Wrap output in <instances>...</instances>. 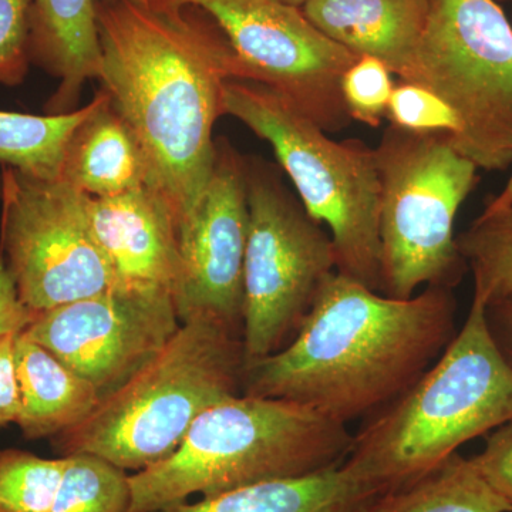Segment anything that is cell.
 Here are the masks:
<instances>
[{
  "label": "cell",
  "mask_w": 512,
  "mask_h": 512,
  "mask_svg": "<svg viewBox=\"0 0 512 512\" xmlns=\"http://www.w3.org/2000/svg\"><path fill=\"white\" fill-rule=\"evenodd\" d=\"M97 25L103 90L140 144L147 187L178 227L210 178L214 126L237 64L217 32L184 10L97 2Z\"/></svg>",
  "instance_id": "6da1fadb"
},
{
  "label": "cell",
  "mask_w": 512,
  "mask_h": 512,
  "mask_svg": "<svg viewBox=\"0 0 512 512\" xmlns=\"http://www.w3.org/2000/svg\"><path fill=\"white\" fill-rule=\"evenodd\" d=\"M457 309L451 288L396 299L335 272L292 342L245 363L242 394L299 403L346 426L365 420L439 359L456 336Z\"/></svg>",
  "instance_id": "7a4b0ae2"
},
{
  "label": "cell",
  "mask_w": 512,
  "mask_h": 512,
  "mask_svg": "<svg viewBox=\"0 0 512 512\" xmlns=\"http://www.w3.org/2000/svg\"><path fill=\"white\" fill-rule=\"evenodd\" d=\"M512 419V369L485 306L471 302L447 349L392 403L363 420L343 466L380 493L413 483Z\"/></svg>",
  "instance_id": "3957f363"
},
{
  "label": "cell",
  "mask_w": 512,
  "mask_h": 512,
  "mask_svg": "<svg viewBox=\"0 0 512 512\" xmlns=\"http://www.w3.org/2000/svg\"><path fill=\"white\" fill-rule=\"evenodd\" d=\"M245 363L242 326L187 320L86 420L53 437V451L57 457L90 454L136 473L156 466L181 446L205 410L242 394Z\"/></svg>",
  "instance_id": "277c9868"
},
{
  "label": "cell",
  "mask_w": 512,
  "mask_h": 512,
  "mask_svg": "<svg viewBox=\"0 0 512 512\" xmlns=\"http://www.w3.org/2000/svg\"><path fill=\"white\" fill-rule=\"evenodd\" d=\"M346 424L302 404L268 397H228L195 420L181 446L130 476L127 512H154L191 495L212 497L340 466L352 447Z\"/></svg>",
  "instance_id": "5b68a950"
},
{
  "label": "cell",
  "mask_w": 512,
  "mask_h": 512,
  "mask_svg": "<svg viewBox=\"0 0 512 512\" xmlns=\"http://www.w3.org/2000/svg\"><path fill=\"white\" fill-rule=\"evenodd\" d=\"M224 114L274 148L282 171L313 220L329 229L339 274L380 292V178L375 148L336 141L271 87L228 80Z\"/></svg>",
  "instance_id": "8992f818"
},
{
  "label": "cell",
  "mask_w": 512,
  "mask_h": 512,
  "mask_svg": "<svg viewBox=\"0 0 512 512\" xmlns=\"http://www.w3.org/2000/svg\"><path fill=\"white\" fill-rule=\"evenodd\" d=\"M380 178L382 288L409 299L427 286L454 289L466 262L454 222L480 181L476 165L446 133H419L389 124L375 148Z\"/></svg>",
  "instance_id": "52a82bcc"
},
{
  "label": "cell",
  "mask_w": 512,
  "mask_h": 512,
  "mask_svg": "<svg viewBox=\"0 0 512 512\" xmlns=\"http://www.w3.org/2000/svg\"><path fill=\"white\" fill-rule=\"evenodd\" d=\"M402 82L456 113L451 146L478 170L512 167V20L497 0H430L426 29Z\"/></svg>",
  "instance_id": "ba28073f"
},
{
  "label": "cell",
  "mask_w": 512,
  "mask_h": 512,
  "mask_svg": "<svg viewBox=\"0 0 512 512\" xmlns=\"http://www.w3.org/2000/svg\"><path fill=\"white\" fill-rule=\"evenodd\" d=\"M247 200L242 336L248 363L292 342L326 279L338 272V255L329 232L274 165L247 158Z\"/></svg>",
  "instance_id": "9c48e42d"
},
{
  "label": "cell",
  "mask_w": 512,
  "mask_h": 512,
  "mask_svg": "<svg viewBox=\"0 0 512 512\" xmlns=\"http://www.w3.org/2000/svg\"><path fill=\"white\" fill-rule=\"evenodd\" d=\"M0 255L32 311L119 288L94 231L90 197L63 180L0 171Z\"/></svg>",
  "instance_id": "30bf717a"
},
{
  "label": "cell",
  "mask_w": 512,
  "mask_h": 512,
  "mask_svg": "<svg viewBox=\"0 0 512 512\" xmlns=\"http://www.w3.org/2000/svg\"><path fill=\"white\" fill-rule=\"evenodd\" d=\"M148 2L204 20L234 57L235 80L271 87L326 133L352 123L340 83L357 56L323 35L301 8L279 0Z\"/></svg>",
  "instance_id": "8fae6325"
},
{
  "label": "cell",
  "mask_w": 512,
  "mask_h": 512,
  "mask_svg": "<svg viewBox=\"0 0 512 512\" xmlns=\"http://www.w3.org/2000/svg\"><path fill=\"white\" fill-rule=\"evenodd\" d=\"M180 326L173 293L117 288L36 312L22 332L103 399L146 366Z\"/></svg>",
  "instance_id": "7c38bea8"
},
{
  "label": "cell",
  "mask_w": 512,
  "mask_h": 512,
  "mask_svg": "<svg viewBox=\"0 0 512 512\" xmlns=\"http://www.w3.org/2000/svg\"><path fill=\"white\" fill-rule=\"evenodd\" d=\"M248 221L247 158L218 138L208 183L177 227L174 301L181 323L217 318L242 326Z\"/></svg>",
  "instance_id": "4fadbf2b"
},
{
  "label": "cell",
  "mask_w": 512,
  "mask_h": 512,
  "mask_svg": "<svg viewBox=\"0 0 512 512\" xmlns=\"http://www.w3.org/2000/svg\"><path fill=\"white\" fill-rule=\"evenodd\" d=\"M90 214L119 288L174 295L180 275L177 222L158 192L143 187L116 197H90Z\"/></svg>",
  "instance_id": "5bb4252c"
},
{
  "label": "cell",
  "mask_w": 512,
  "mask_h": 512,
  "mask_svg": "<svg viewBox=\"0 0 512 512\" xmlns=\"http://www.w3.org/2000/svg\"><path fill=\"white\" fill-rule=\"evenodd\" d=\"M333 42L380 60L404 79L426 29L430 0H309L302 8Z\"/></svg>",
  "instance_id": "9a60e30c"
},
{
  "label": "cell",
  "mask_w": 512,
  "mask_h": 512,
  "mask_svg": "<svg viewBox=\"0 0 512 512\" xmlns=\"http://www.w3.org/2000/svg\"><path fill=\"white\" fill-rule=\"evenodd\" d=\"M30 60L59 80L46 114L74 111L84 84L100 80L97 0H33Z\"/></svg>",
  "instance_id": "2e32d148"
},
{
  "label": "cell",
  "mask_w": 512,
  "mask_h": 512,
  "mask_svg": "<svg viewBox=\"0 0 512 512\" xmlns=\"http://www.w3.org/2000/svg\"><path fill=\"white\" fill-rule=\"evenodd\" d=\"M13 352L19 389L15 424L25 439L52 440L86 420L100 403L92 383L25 333L16 335Z\"/></svg>",
  "instance_id": "e0dca14e"
},
{
  "label": "cell",
  "mask_w": 512,
  "mask_h": 512,
  "mask_svg": "<svg viewBox=\"0 0 512 512\" xmlns=\"http://www.w3.org/2000/svg\"><path fill=\"white\" fill-rule=\"evenodd\" d=\"M60 180L92 198L116 197L147 187L140 144L103 89L99 106L67 144Z\"/></svg>",
  "instance_id": "ac0fdd59"
},
{
  "label": "cell",
  "mask_w": 512,
  "mask_h": 512,
  "mask_svg": "<svg viewBox=\"0 0 512 512\" xmlns=\"http://www.w3.org/2000/svg\"><path fill=\"white\" fill-rule=\"evenodd\" d=\"M382 494L343 466L170 505L154 512H365Z\"/></svg>",
  "instance_id": "d6986e66"
},
{
  "label": "cell",
  "mask_w": 512,
  "mask_h": 512,
  "mask_svg": "<svg viewBox=\"0 0 512 512\" xmlns=\"http://www.w3.org/2000/svg\"><path fill=\"white\" fill-rule=\"evenodd\" d=\"M365 512H512L471 458L453 454L413 483L387 491Z\"/></svg>",
  "instance_id": "ffe728a7"
},
{
  "label": "cell",
  "mask_w": 512,
  "mask_h": 512,
  "mask_svg": "<svg viewBox=\"0 0 512 512\" xmlns=\"http://www.w3.org/2000/svg\"><path fill=\"white\" fill-rule=\"evenodd\" d=\"M100 100L101 90L82 109L64 114L0 110V164L39 180H59L70 138Z\"/></svg>",
  "instance_id": "44dd1931"
},
{
  "label": "cell",
  "mask_w": 512,
  "mask_h": 512,
  "mask_svg": "<svg viewBox=\"0 0 512 512\" xmlns=\"http://www.w3.org/2000/svg\"><path fill=\"white\" fill-rule=\"evenodd\" d=\"M457 238L473 275V301L488 306L512 295V205L483 211Z\"/></svg>",
  "instance_id": "7402d4cb"
},
{
  "label": "cell",
  "mask_w": 512,
  "mask_h": 512,
  "mask_svg": "<svg viewBox=\"0 0 512 512\" xmlns=\"http://www.w3.org/2000/svg\"><path fill=\"white\" fill-rule=\"evenodd\" d=\"M130 497L127 471L90 454H74L67 457L62 483L47 512H127Z\"/></svg>",
  "instance_id": "603a6c76"
},
{
  "label": "cell",
  "mask_w": 512,
  "mask_h": 512,
  "mask_svg": "<svg viewBox=\"0 0 512 512\" xmlns=\"http://www.w3.org/2000/svg\"><path fill=\"white\" fill-rule=\"evenodd\" d=\"M67 467V457L43 458L19 450L0 451V512H47Z\"/></svg>",
  "instance_id": "cb8c5ba5"
},
{
  "label": "cell",
  "mask_w": 512,
  "mask_h": 512,
  "mask_svg": "<svg viewBox=\"0 0 512 512\" xmlns=\"http://www.w3.org/2000/svg\"><path fill=\"white\" fill-rule=\"evenodd\" d=\"M342 96L350 119L377 128L386 117L394 84L392 72L375 57H357L342 77Z\"/></svg>",
  "instance_id": "d4e9b609"
},
{
  "label": "cell",
  "mask_w": 512,
  "mask_h": 512,
  "mask_svg": "<svg viewBox=\"0 0 512 512\" xmlns=\"http://www.w3.org/2000/svg\"><path fill=\"white\" fill-rule=\"evenodd\" d=\"M386 119L392 126L419 133H446L456 137L461 130L456 113L440 97L409 82L394 86Z\"/></svg>",
  "instance_id": "484cf974"
},
{
  "label": "cell",
  "mask_w": 512,
  "mask_h": 512,
  "mask_svg": "<svg viewBox=\"0 0 512 512\" xmlns=\"http://www.w3.org/2000/svg\"><path fill=\"white\" fill-rule=\"evenodd\" d=\"M33 0H0V84L19 86L29 72Z\"/></svg>",
  "instance_id": "4316f807"
},
{
  "label": "cell",
  "mask_w": 512,
  "mask_h": 512,
  "mask_svg": "<svg viewBox=\"0 0 512 512\" xmlns=\"http://www.w3.org/2000/svg\"><path fill=\"white\" fill-rule=\"evenodd\" d=\"M471 460L495 493L512 507V419L487 434L483 451Z\"/></svg>",
  "instance_id": "83f0119b"
},
{
  "label": "cell",
  "mask_w": 512,
  "mask_h": 512,
  "mask_svg": "<svg viewBox=\"0 0 512 512\" xmlns=\"http://www.w3.org/2000/svg\"><path fill=\"white\" fill-rule=\"evenodd\" d=\"M18 333L0 336V430L16 423L19 416V389L13 352Z\"/></svg>",
  "instance_id": "f1b7e54d"
},
{
  "label": "cell",
  "mask_w": 512,
  "mask_h": 512,
  "mask_svg": "<svg viewBox=\"0 0 512 512\" xmlns=\"http://www.w3.org/2000/svg\"><path fill=\"white\" fill-rule=\"evenodd\" d=\"M36 312L19 299L15 279L0 255V336L22 332L35 319Z\"/></svg>",
  "instance_id": "f546056e"
},
{
  "label": "cell",
  "mask_w": 512,
  "mask_h": 512,
  "mask_svg": "<svg viewBox=\"0 0 512 512\" xmlns=\"http://www.w3.org/2000/svg\"><path fill=\"white\" fill-rule=\"evenodd\" d=\"M485 320L495 346L512 369V295L485 306Z\"/></svg>",
  "instance_id": "4dcf8cb0"
},
{
  "label": "cell",
  "mask_w": 512,
  "mask_h": 512,
  "mask_svg": "<svg viewBox=\"0 0 512 512\" xmlns=\"http://www.w3.org/2000/svg\"><path fill=\"white\" fill-rule=\"evenodd\" d=\"M512 205V171L510 178H508L507 184L504 185L503 190L500 194L494 195L485 204L484 211H497L503 210V208L511 207Z\"/></svg>",
  "instance_id": "1f68e13d"
},
{
  "label": "cell",
  "mask_w": 512,
  "mask_h": 512,
  "mask_svg": "<svg viewBox=\"0 0 512 512\" xmlns=\"http://www.w3.org/2000/svg\"><path fill=\"white\" fill-rule=\"evenodd\" d=\"M279 2L286 3L289 6H295V8H303L309 0H279Z\"/></svg>",
  "instance_id": "d6a6232c"
},
{
  "label": "cell",
  "mask_w": 512,
  "mask_h": 512,
  "mask_svg": "<svg viewBox=\"0 0 512 512\" xmlns=\"http://www.w3.org/2000/svg\"><path fill=\"white\" fill-rule=\"evenodd\" d=\"M97 2H123V0H97ZM127 2L147 3L148 0H127Z\"/></svg>",
  "instance_id": "836d02e7"
},
{
  "label": "cell",
  "mask_w": 512,
  "mask_h": 512,
  "mask_svg": "<svg viewBox=\"0 0 512 512\" xmlns=\"http://www.w3.org/2000/svg\"><path fill=\"white\" fill-rule=\"evenodd\" d=\"M510 2H511V8H512V0H510ZM511 20H512V19H511Z\"/></svg>",
  "instance_id": "e575fe53"
}]
</instances>
